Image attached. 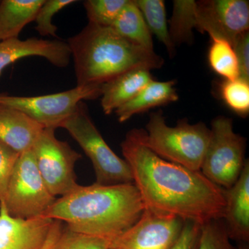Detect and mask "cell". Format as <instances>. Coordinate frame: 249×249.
Instances as JSON below:
<instances>
[{
    "mask_svg": "<svg viewBox=\"0 0 249 249\" xmlns=\"http://www.w3.org/2000/svg\"><path fill=\"white\" fill-rule=\"evenodd\" d=\"M142 129L129 130L121 142V150L145 207L201 225L223 219L224 189L201 171L188 169L156 155L144 143Z\"/></svg>",
    "mask_w": 249,
    "mask_h": 249,
    "instance_id": "1",
    "label": "cell"
},
{
    "mask_svg": "<svg viewBox=\"0 0 249 249\" xmlns=\"http://www.w3.org/2000/svg\"><path fill=\"white\" fill-rule=\"evenodd\" d=\"M145 205L134 183L80 186L56 198L42 214L73 231L115 239L132 227Z\"/></svg>",
    "mask_w": 249,
    "mask_h": 249,
    "instance_id": "2",
    "label": "cell"
},
{
    "mask_svg": "<svg viewBox=\"0 0 249 249\" xmlns=\"http://www.w3.org/2000/svg\"><path fill=\"white\" fill-rule=\"evenodd\" d=\"M73 60L77 86L103 87L134 69L158 70L164 59L126 40L111 27L88 23L67 40Z\"/></svg>",
    "mask_w": 249,
    "mask_h": 249,
    "instance_id": "3",
    "label": "cell"
},
{
    "mask_svg": "<svg viewBox=\"0 0 249 249\" xmlns=\"http://www.w3.org/2000/svg\"><path fill=\"white\" fill-rule=\"evenodd\" d=\"M211 139V129L204 123L191 124L187 119L168 126L163 111L150 114L142 139L160 158L193 171H200Z\"/></svg>",
    "mask_w": 249,
    "mask_h": 249,
    "instance_id": "4",
    "label": "cell"
},
{
    "mask_svg": "<svg viewBox=\"0 0 249 249\" xmlns=\"http://www.w3.org/2000/svg\"><path fill=\"white\" fill-rule=\"evenodd\" d=\"M60 127L66 129L91 160L96 176L95 183L106 186L134 183L128 163L107 145L93 124L84 101L79 103Z\"/></svg>",
    "mask_w": 249,
    "mask_h": 249,
    "instance_id": "5",
    "label": "cell"
},
{
    "mask_svg": "<svg viewBox=\"0 0 249 249\" xmlns=\"http://www.w3.org/2000/svg\"><path fill=\"white\" fill-rule=\"evenodd\" d=\"M211 139L200 171L223 189L235 184L245 167L247 139L233 130L232 119L219 116L213 119Z\"/></svg>",
    "mask_w": 249,
    "mask_h": 249,
    "instance_id": "6",
    "label": "cell"
},
{
    "mask_svg": "<svg viewBox=\"0 0 249 249\" xmlns=\"http://www.w3.org/2000/svg\"><path fill=\"white\" fill-rule=\"evenodd\" d=\"M55 199L39 173L32 150L21 153L0 200L10 215L22 219L38 217Z\"/></svg>",
    "mask_w": 249,
    "mask_h": 249,
    "instance_id": "7",
    "label": "cell"
},
{
    "mask_svg": "<svg viewBox=\"0 0 249 249\" xmlns=\"http://www.w3.org/2000/svg\"><path fill=\"white\" fill-rule=\"evenodd\" d=\"M103 87L76 86L73 89L37 96L0 93V105L21 111L43 128L55 129L76 110L80 102L101 97Z\"/></svg>",
    "mask_w": 249,
    "mask_h": 249,
    "instance_id": "8",
    "label": "cell"
},
{
    "mask_svg": "<svg viewBox=\"0 0 249 249\" xmlns=\"http://www.w3.org/2000/svg\"><path fill=\"white\" fill-rule=\"evenodd\" d=\"M31 150L39 173L54 196H65L78 186L75 165L82 155L57 139L55 129H42Z\"/></svg>",
    "mask_w": 249,
    "mask_h": 249,
    "instance_id": "9",
    "label": "cell"
},
{
    "mask_svg": "<svg viewBox=\"0 0 249 249\" xmlns=\"http://www.w3.org/2000/svg\"><path fill=\"white\" fill-rule=\"evenodd\" d=\"M249 29V3L246 0L196 1V27L211 38L222 39L232 46Z\"/></svg>",
    "mask_w": 249,
    "mask_h": 249,
    "instance_id": "10",
    "label": "cell"
},
{
    "mask_svg": "<svg viewBox=\"0 0 249 249\" xmlns=\"http://www.w3.org/2000/svg\"><path fill=\"white\" fill-rule=\"evenodd\" d=\"M184 220L145 207L138 221L116 239L112 249H170Z\"/></svg>",
    "mask_w": 249,
    "mask_h": 249,
    "instance_id": "11",
    "label": "cell"
},
{
    "mask_svg": "<svg viewBox=\"0 0 249 249\" xmlns=\"http://www.w3.org/2000/svg\"><path fill=\"white\" fill-rule=\"evenodd\" d=\"M53 220L10 215L0 201V249H43Z\"/></svg>",
    "mask_w": 249,
    "mask_h": 249,
    "instance_id": "12",
    "label": "cell"
},
{
    "mask_svg": "<svg viewBox=\"0 0 249 249\" xmlns=\"http://www.w3.org/2000/svg\"><path fill=\"white\" fill-rule=\"evenodd\" d=\"M31 56L45 58L52 65L60 68L68 66L71 58L68 44L60 39H8L0 42V76L5 69L11 64Z\"/></svg>",
    "mask_w": 249,
    "mask_h": 249,
    "instance_id": "13",
    "label": "cell"
},
{
    "mask_svg": "<svg viewBox=\"0 0 249 249\" xmlns=\"http://www.w3.org/2000/svg\"><path fill=\"white\" fill-rule=\"evenodd\" d=\"M224 220L231 240L239 244L249 241V160L233 186L224 189Z\"/></svg>",
    "mask_w": 249,
    "mask_h": 249,
    "instance_id": "14",
    "label": "cell"
},
{
    "mask_svg": "<svg viewBox=\"0 0 249 249\" xmlns=\"http://www.w3.org/2000/svg\"><path fill=\"white\" fill-rule=\"evenodd\" d=\"M43 129L21 111L0 105V141L18 153L31 150Z\"/></svg>",
    "mask_w": 249,
    "mask_h": 249,
    "instance_id": "15",
    "label": "cell"
},
{
    "mask_svg": "<svg viewBox=\"0 0 249 249\" xmlns=\"http://www.w3.org/2000/svg\"><path fill=\"white\" fill-rule=\"evenodd\" d=\"M150 70L134 69L124 72L103 85L101 107L106 115H109L122 107L137 94L152 80Z\"/></svg>",
    "mask_w": 249,
    "mask_h": 249,
    "instance_id": "16",
    "label": "cell"
},
{
    "mask_svg": "<svg viewBox=\"0 0 249 249\" xmlns=\"http://www.w3.org/2000/svg\"><path fill=\"white\" fill-rule=\"evenodd\" d=\"M175 85V80H152L135 97L114 111L118 121L124 123L132 116L145 112L152 108L176 102L178 100V95Z\"/></svg>",
    "mask_w": 249,
    "mask_h": 249,
    "instance_id": "17",
    "label": "cell"
},
{
    "mask_svg": "<svg viewBox=\"0 0 249 249\" xmlns=\"http://www.w3.org/2000/svg\"><path fill=\"white\" fill-rule=\"evenodd\" d=\"M45 0L0 1V41L18 37L28 24L35 21Z\"/></svg>",
    "mask_w": 249,
    "mask_h": 249,
    "instance_id": "18",
    "label": "cell"
},
{
    "mask_svg": "<svg viewBox=\"0 0 249 249\" xmlns=\"http://www.w3.org/2000/svg\"><path fill=\"white\" fill-rule=\"evenodd\" d=\"M111 28L126 40L154 51L152 34L134 0H128Z\"/></svg>",
    "mask_w": 249,
    "mask_h": 249,
    "instance_id": "19",
    "label": "cell"
},
{
    "mask_svg": "<svg viewBox=\"0 0 249 249\" xmlns=\"http://www.w3.org/2000/svg\"><path fill=\"white\" fill-rule=\"evenodd\" d=\"M196 27V1L175 0L168 29L175 45L193 42V29Z\"/></svg>",
    "mask_w": 249,
    "mask_h": 249,
    "instance_id": "20",
    "label": "cell"
},
{
    "mask_svg": "<svg viewBox=\"0 0 249 249\" xmlns=\"http://www.w3.org/2000/svg\"><path fill=\"white\" fill-rule=\"evenodd\" d=\"M143 16L149 30L164 45L171 58L176 53L170 37L166 18L165 1L163 0H134Z\"/></svg>",
    "mask_w": 249,
    "mask_h": 249,
    "instance_id": "21",
    "label": "cell"
},
{
    "mask_svg": "<svg viewBox=\"0 0 249 249\" xmlns=\"http://www.w3.org/2000/svg\"><path fill=\"white\" fill-rule=\"evenodd\" d=\"M209 50L210 66L224 80H234L240 76L238 60L233 47L227 41L211 38Z\"/></svg>",
    "mask_w": 249,
    "mask_h": 249,
    "instance_id": "22",
    "label": "cell"
},
{
    "mask_svg": "<svg viewBox=\"0 0 249 249\" xmlns=\"http://www.w3.org/2000/svg\"><path fill=\"white\" fill-rule=\"evenodd\" d=\"M128 0H86L83 6L89 23L111 27Z\"/></svg>",
    "mask_w": 249,
    "mask_h": 249,
    "instance_id": "23",
    "label": "cell"
},
{
    "mask_svg": "<svg viewBox=\"0 0 249 249\" xmlns=\"http://www.w3.org/2000/svg\"><path fill=\"white\" fill-rule=\"evenodd\" d=\"M220 94L229 108L241 116L249 113V81L239 78L224 80L220 85Z\"/></svg>",
    "mask_w": 249,
    "mask_h": 249,
    "instance_id": "24",
    "label": "cell"
},
{
    "mask_svg": "<svg viewBox=\"0 0 249 249\" xmlns=\"http://www.w3.org/2000/svg\"><path fill=\"white\" fill-rule=\"evenodd\" d=\"M115 240L73 231L64 226L52 249H112Z\"/></svg>",
    "mask_w": 249,
    "mask_h": 249,
    "instance_id": "25",
    "label": "cell"
},
{
    "mask_svg": "<svg viewBox=\"0 0 249 249\" xmlns=\"http://www.w3.org/2000/svg\"><path fill=\"white\" fill-rule=\"evenodd\" d=\"M196 249H237V247L232 245L223 219H217L201 225Z\"/></svg>",
    "mask_w": 249,
    "mask_h": 249,
    "instance_id": "26",
    "label": "cell"
},
{
    "mask_svg": "<svg viewBox=\"0 0 249 249\" xmlns=\"http://www.w3.org/2000/svg\"><path fill=\"white\" fill-rule=\"evenodd\" d=\"M77 2L75 0H45L36 15V31L42 36H52L59 39L58 27L52 23L53 16L64 8Z\"/></svg>",
    "mask_w": 249,
    "mask_h": 249,
    "instance_id": "27",
    "label": "cell"
},
{
    "mask_svg": "<svg viewBox=\"0 0 249 249\" xmlns=\"http://www.w3.org/2000/svg\"><path fill=\"white\" fill-rule=\"evenodd\" d=\"M19 155L0 141V200L4 197Z\"/></svg>",
    "mask_w": 249,
    "mask_h": 249,
    "instance_id": "28",
    "label": "cell"
},
{
    "mask_svg": "<svg viewBox=\"0 0 249 249\" xmlns=\"http://www.w3.org/2000/svg\"><path fill=\"white\" fill-rule=\"evenodd\" d=\"M201 224L185 220L181 233L170 249H196L201 235Z\"/></svg>",
    "mask_w": 249,
    "mask_h": 249,
    "instance_id": "29",
    "label": "cell"
},
{
    "mask_svg": "<svg viewBox=\"0 0 249 249\" xmlns=\"http://www.w3.org/2000/svg\"><path fill=\"white\" fill-rule=\"evenodd\" d=\"M232 47L238 60L240 77L249 81V31L239 36Z\"/></svg>",
    "mask_w": 249,
    "mask_h": 249,
    "instance_id": "30",
    "label": "cell"
},
{
    "mask_svg": "<svg viewBox=\"0 0 249 249\" xmlns=\"http://www.w3.org/2000/svg\"><path fill=\"white\" fill-rule=\"evenodd\" d=\"M63 228L64 226L62 222L58 220H53L50 232H49L48 238H47L43 249H53L54 244L61 234Z\"/></svg>",
    "mask_w": 249,
    "mask_h": 249,
    "instance_id": "31",
    "label": "cell"
},
{
    "mask_svg": "<svg viewBox=\"0 0 249 249\" xmlns=\"http://www.w3.org/2000/svg\"><path fill=\"white\" fill-rule=\"evenodd\" d=\"M237 249H249L248 243L239 244Z\"/></svg>",
    "mask_w": 249,
    "mask_h": 249,
    "instance_id": "32",
    "label": "cell"
}]
</instances>
